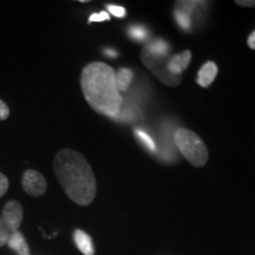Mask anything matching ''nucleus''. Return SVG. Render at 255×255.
<instances>
[{
    "label": "nucleus",
    "mask_w": 255,
    "mask_h": 255,
    "mask_svg": "<svg viewBox=\"0 0 255 255\" xmlns=\"http://www.w3.org/2000/svg\"><path fill=\"white\" fill-rule=\"evenodd\" d=\"M53 170L65 194L78 206L95 200L97 183L87 158L72 149H62L53 159Z\"/></svg>",
    "instance_id": "obj_1"
},
{
    "label": "nucleus",
    "mask_w": 255,
    "mask_h": 255,
    "mask_svg": "<svg viewBox=\"0 0 255 255\" xmlns=\"http://www.w3.org/2000/svg\"><path fill=\"white\" fill-rule=\"evenodd\" d=\"M247 44L251 49L255 50V31H253L250 34V37H248V39H247Z\"/></svg>",
    "instance_id": "obj_22"
},
{
    "label": "nucleus",
    "mask_w": 255,
    "mask_h": 255,
    "mask_svg": "<svg viewBox=\"0 0 255 255\" xmlns=\"http://www.w3.org/2000/svg\"><path fill=\"white\" fill-rule=\"evenodd\" d=\"M199 4H202V2L201 1H186V0H183V1H176L175 2V12L189 15L190 17L191 11H193V9L195 8Z\"/></svg>",
    "instance_id": "obj_13"
},
{
    "label": "nucleus",
    "mask_w": 255,
    "mask_h": 255,
    "mask_svg": "<svg viewBox=\"0 0 255 255\" xmlns=\"http://www.w3.org/2000/svg\"><path fill=\"white\" fill-rule=\"evenodd\" d=\"M9 115V109L5 102L0 100V121H5Z\"/></svg>",
    "instance_id": "obj_20"
},
{
    "label": "nucleus",
    "mask_w": 255,
    "mask_h": 255,
    "mask_svg": "<svg viewBox=\"0 0 255 255\" xmlns=\"http://www.w3.org/2000/svg\"><path fill=\"white\" fill-rule=\"evenodd\" d=\"M110 19V14L108 12H100V13H94L90 15L89 18V23H94V21H104V20H109Z\"/></svg>",
    "instance_id": "obj_18"
},
{
    "label": "nucleus",
    "mask_w": 255,
    "mask_h": 255,
    "mask_svg": "<svg viewBox=\"0 0 255 255\" xmlns=\"http://www.w3.org/2000/svg\"><path fill=\"white\" fill-rule=\"evenodd\" d=\"M11 234H12V232L9 231L7 225H6V223L4 222V220H2L1 216H0V247L7 245Z\"/></svg>",
    "instance_id": "obj_14"
},
{
    "label": "nucleus",
    "mask_w": 255,
    "mask_h": 255,
    "mask_svg": "<svg viewBox=\"0 0 255 255\" xmlns=\"http://www.w3.org/2000/svg\"><path fill=\"white\" fill-rule=\"evenodd\" d=\"M21 183H23L24 190L26 191L28 195L36 197L43 196L47 188L45 177L39 171L32 170V169H28V170L25 171Z\"/></svg>",
    "instance_id": "obj_5"
},
{
    "label": "nucleus",
    "mask_w": 255,
    "mask_h": 255,
    "mask_svg": "<svg viewBox=\"0 0 255 255\" xmlns=\"http://www.w3.org/2000/svg\"><path fill=\"white\" fill-rule=\"evenodd\" d=\"M191 60V52L189 50L183 51V52L177 53L173 57L169 58L168 62V70L173 75L180 76L182 75V72L188 68Z\"/></svg>",
    "instance_id": "obj_8"
},
{
    "label": "nucleus",
    "mask_w": 255,
    "mask_h": 255,
    "mask_svg": "<svg viewBox=\"0 0 255 255\" xmlns=\"http://www.w3.org/2000/svg\"><path fill=\"white\" fill-rule=\"evenodd\" d=\"M144 49L149 52L154 53V55L157 56H168L169 51V45L163 40H155L152 43L148 44Z\"/></svg>",
    "instance_id": "obj_12"
},
{
    "label": "nucleus",
    "mask_w": 255,
    "mask_h": 255,
    "mask_svg": "<svg viewBox=\"0 0 255 255\" xmlns=\"http://www.w3.org/2000/svg\"><path fill=\"white\" fill-rule=\"evenodd\" d=\"M235 4L241 7H255V0H237Z\"/></svg>",
    "instance_id": "obj_21"
},
{
    "label": "nucleus",
    "mask_w": 255,
    "mask_h": 255,
    "mask_svg": "<svg viewBox=\"0 0 255 255\" xmlns=\"http://www.w3.org/2000/svg\"><path fill=\"white\" fill-rule=\"evenodd\" d=\"M23 207L18 201H8L4 206L1 219L4 220V222L7 225L12 233L19 231V227L23 222Z\"/></svg>",
    "instance_id": "obj_6"
},
{
    "label": "nucleus",
    "mask_w": 255,
    "mask_h": 255,
    "mask_svg": "<svg viewBox=\"0 0 255 255\" xmlns=\"http://www.w3.org/2000/svg\"><path fill=\"white\" fill-rule=\"evenodd\" d=\"M174 141L178 150L191 165L201 168L208 162V149L201 137L194 131L180 128L174 133Z\"/></svg>",
    "instance_id": "obj_3"
},
{
    "label": "nucleus",
    "mask_w": 255,
    "mask_h": 255,
    "mask_svg": "<svg viewBox=\"0 0 255 255\" xmlns=\"http://www.w3.org/2000/svg\"><path fill=\"white\" fill-rule=\"evenodd\" d=\"M135 133H136V136L138 137L139 141H142L143 143H144V145L149 149V150H151V151L155 150L156 149L155 142L152 141V138L148 135V133H146L145 131H143V130H138V129L135 130Z\"/></svg>",
    "instance_id": "obj_15"
},
{
    "label": "nucleus",
    "mask_w": 255,
    "mask_h": 255,
    "mask_svg": "<svg viewBox=\"0 0 255 255\" xmlns=\"http://www.w3.org/2000/svg\"><path fill=\"white\" fill-rule=\"evenodd\" d=\"M8 189V180L4 174L0 173V197L5 195V193Z\"/></svg>",
    "instance_id": "obj_19"
},
{
    "label": "nucleus",
    "mask_w": 255,
    "mask_h": 255,
    "mask_svg": "<svg viewBox=\"0 0 255 255\" xmlns=\"http://www.w3.org/2000/svg\"><path fill=\"white\" fill-rule=\"evenodd\" d=\"M105 55L111 56V57H116L117 52H115V51H111V50H107V51H105Z\"/></svg>",
    "instance_id": "obj_23"
},
{
    "label": "nucleus",
    "mask_w": 255,
    "mask_h": 255,
    "mask_svg": "<svg viewBox=\"0 0 255 255\" xmlns=\"http://www.w3.org/2000/svg\"><path fill=\"white\" fill-rule=\"evenodd\" d=\"M82 91L89 105L96 113L116 117L121 111L123 98L116 85V72L108 64L94 62L83 69Z\"/></svg>",
    "instance_id": "obj_2"
},
{
    "label": "nucleus",
    "mask_w": 255,
    "mask_h": 255,
    "mask_svg": "<svg viewBox=\"0 0 255 255\" xmlns=\"http://www.w3.org/2000/svg\"><path fill=\"white\" fill-rule=\"evenodd\" d=\"M218 76V65L212 60L206 62L197 73V84L202 88H209Z\"/></svg>",
    "instance_id": "obj_7"
},
{
    "label": "nucleus",
    "mask_w": 255,
    "mask_h": 255,
    "mask_svg": "<svg viewBox=\"0 0 255 255\" xmlns=\"http://www.w3.org/2000/svg\"><path fill=\"white\" fill-rule=\"evenodd\" d=\"M141 59L144 65L148 69L151 70V72L157 77L162 83L169 87H176L182 82V75L176 76L173 75L168 70V56H157L154 53L149 52L145 49H143L141 53Z\"/></svg>",
    "instance_id": "obj_4"
},
{
    "label": "nucleus",
    "mask_w": 255,
    "mask_h": 255,
    "mask_svg": "<svg viewBox=\"0 0 255 255\" xmlns=\"http://www.w3.org/2000/svg\"><path fill=\"white\" fill-rule=\"evenodd\" d=\"M73 240L76 246L84 255H95V247L92 244V239L88 233L81 229H76L73 233Z\"/></svg>",
    "instance_id": "obj_9"
},
{
    "label": "nucleus",
    "mask_w": 255,
    "mask_h": 255,
    "mask_svg": "<svg viewBox=\"0 0 255 255\" xmlns=\"http://www.w3.org/2000/svg\"><path fill=\"white\" fill-rule=\"evenodd\" d=\"M8 247L13 250L18 255H30V248H28L26 240L20 232L12 233L7 242Z\"/></svg>",
    "instance_id": "obj_10"
},
{
    "label": "nucleus",
    "mask_w": 255,
    "mask_h": 255,
    "mask_svg": "<svg viewBox=\"0 0 255 255\" xmlns=\"http://www.w3.org/2000/svg\"><path fill=\"white\" fill-rule=\"evenodd\" d=\"M133 78V73L131 70L122 68L116 73V85L119 91H127L129 89L131 81Z\"/></svg>",
    "instance_id": "obj_11"
},
{
    "label": "nucleus",
    "mask_w": 255,
    "mask_h": 255,
    "mask_svg": "<svg viewBox=\"0 0 255 255\" xmlns=\"http://www.w3.org/2000/svg\"><path fill=\"white\" fill-rule=\"evenodd\" d=\"M129 33H130V36H132L137 40L145 39L146 36H148V34H146L145 28L143 26H139V25H135V26L130 27Z\"/></svg>",
    "instance_id": "obj_16"
},
{
    "label": "nucleus",
    "mask_w": 255,
    "mask_h": 255,
    "mask_svg": "<svg viewBox=\"0 0 255 255\" xmlns=\"http://www.w3.org/2000/svg\"><path fill=\"white\" fill-rule=\"evenodd\" d=\"M108 11H109L110 14H114L117 18H123L127 14L126 8L120 5H108Z\"/></svg>",
    "instance_id": "obj_17"
}]
</instances>
